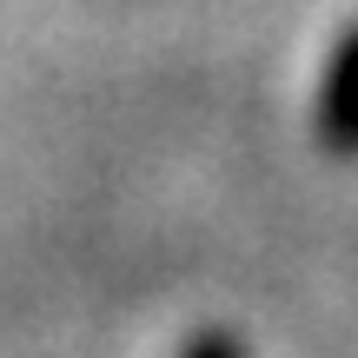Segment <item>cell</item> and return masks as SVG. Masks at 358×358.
<instances>
[{
    "instance_id": "1",
    "label": "cell",
    "mask_w": 358,
    "mask_h": 358,
    "mask_svg": "<svg viewBox=\"0 0 358 358\" xmlns=\"http://www.w3.org/2000/svg\"><path fill=\"white\" fill-rule=\"evenodd\" d=\"M312 133H319V146L338 153V159L358 153V27H345V34L332 40V53H325Z\"/></svg>"
},
{
    "instance_id": "2",
    "label": "cell",
    "mask_w": 358,
    "mask_h": 358,
    "mask_svg": "<svg viewBox=\"0 0 358 358\" xmlns=\"http://www.w3.org/2000/svg\"><path fill=\"white\" fill-rule=\"evenodd\" d=\"M179 358H245V345H239L232 332H199V338L179 345Z\"/></svg>"
}]
</instances>
